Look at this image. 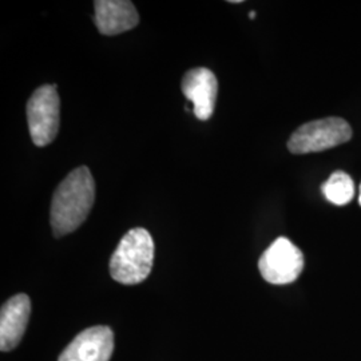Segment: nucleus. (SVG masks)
<instances>
[{
	"mask_svg": "<svg viewBox=\"0 0 361 361\" xmlns=\"http://www.w3.org/2000/svg\"><path fill=\"white\" fill-rule=\"evenodd\" d=\"M322 190L329 202L343 207L352 201L355 195V183L347 173L338 170L326 180Z\"/></svg>",
	"mask_w": 361,
	"mask_h": 361,
	"instance_id": "10",
	"label": "nucleus"
},
{
	"mask_svg": "<svg viewBox=\"0 0 361 361\" xmlns=\"http://www.w3.org/2000/svg\"><path fill=\"white\" fill-rule=\"evenodd\" d=\"M94 23L104 35H118L135 28L140 15L129 0H95Z\"/></svg>",
	"mask_w": 361,
	"mask_h": 361,
	"instance_id": "8",
	"label": "nucleus"
},
{
	"mask_svg": "<svg viewBox=\"0 0 361 361\" xmlns=\"http://www.w3.org/2000/svg\"><path fill=\"white\" fill-rule=\"evenodd\" d=\"M185 98L193 104L194 116L200 121L210 119L217 101L219 80L213 71L205 67L189 70L180 83Z\"/></svg>",
	"mask_w": 361,
	"mask_h": 361,
	"instance_id": "6",
	"label": "nucleus"
},
{
	"mask_svg": "<svg viewBox=\"0 0 361 361\" xmlns=\"http://www.w3.org/2000/svg\"><path fill=\"white\" fill-rule=\"evenodd\" d=\"M350 138L352 129L348 122L338 116H329L300 126L290 135L288 149L293 154L319 153L348 142Z\"/></svg>",
	"mask_w": 361,
	"mask_h": 361,
	"instance_id": "3",
	"label": "nucleus"
},
{
	"mask_svg": "<svg viewBox=\"0 0 361 361\" xmlns=\"http://www.w3.org/2000/svg\"><path fill=\"white\" fill-rule=\"evenodd\" d=\"M114 350V334L109 326L85 329L62 352L58 361H109Z\"/></svg>",
	"mask_w": 361,
	"mask_h": 361,
	"instance_id": "7",
	"label": "nucleus"
},
{
	"mask_svg": "<svg viewBox=\"0 0 361 361\" xmlns=\"http://www.w3.org/2000/svg\"><path fill=\"white\" fill-rule=\"evenodd\" d=\"M258 269L269 284H292L304 269L302 252L288 238L280 237L262 253Z\"/></svg>",
	"mask_w": 361,
	"mask_h": 361,
	"instance_id": "5",
	"label": "nucleus"
},
{
	"mask_svg": "<svg viewBox=\"0 0 361 361\" xmlns=\"http://www.w3.org/2000/svg\"><path fill=\"white\" fill-rule=\"evenodd\" d=\"M359 204L361 205V185H360V194H359Z\"/></svg>",
	"mask_w": 361,
	"mask_h": 361,
	"instance_id": "12",
	"label": "nucleus"
},
{
	"mask_svg": "<svg viewBox=\"0 0 361 361\" xmlns=\"http://www.w3.org/2000/svg\"><path fill=\"white\" fill-rule=\"evenodd\" d=\"M27 122L34 145L47 146L55 140L61 122V99L55 85H44L32 92L26 106Z\"/></svg>",
	"mask_w": 361,
	"mask_h": 361,
	"instance_id": "4",
	"label": "nucleus"
},
{
	"mask_svg": "<svg viewBox=\"0 0 361 361\" xmlns=\"http://www.w3.org/2000/svg\"><path fill=\"white\" fill-rule=\"evenodd\" d=\"M95 201V182L86 166L74 169L62 180L52 195V232L55 237H63L75 232L90 214Z\"/></svg>",
	"mask_w": 361,
	"mask_h": 361,
	"instance_id": "1",
	"label": "nucleus"
},
{
	"mask_svg": "<svg viewBox=\"0 0 361 361\" xmlns=\"http://www.w3.org/2000/svg\"><path fill=\"white\" fill-rule=\"evenodd\" d=\"M154 262V241L143 228H134L126 233L110 258L111 277L123 285L145 281Z\"/></svg>",
	"mask_w": 361,
	"mask_h": 361,
	"instance_id": "2",
	"label": "nucleus"
},
{
	"mask_svg": "<svg viewBox=\"0 0 361 361\" xmlns=\"http://www.w3.org/2000/svg\"><path fill=\"white\" fill-rule=\"evenodd\" d=\"M31 313V301L27 295L11 297L0 312V349L8 352L15 348L26 332Z\"/></svg>",
	"mask_w": 361,
	"mask_h": 361,
	"instance_id": "9",
	"label": "nucleus"
},
{
	"mask_svg": "<svg viewBox=\"0 0 361 361\" xmlns=\"http://www.w3.org/2000/svg\"><path fill=\"white\" fill-rule=\"evenodd\" d=\"M249 18H250V19H255V18H256V13H249Z\"/></svg>",
	"mask_w": 361,
	"mask_h": 361,
	"instance_id": "11",
	"label": "nucleus"
}]
</instances>
